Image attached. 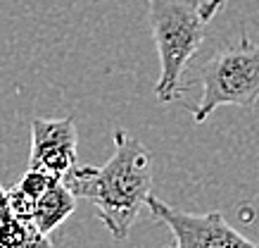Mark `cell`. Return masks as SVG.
I'll return each instance as SVG.
<instances>
[{"label": "cell", "instance_id": "3", "mask_svg": "<svg viewBox=\"0 0 259 248\" xmlns=\"http://www.w3.org/2000/svg\"><path fill=\"white\" fill-rule=\"evenodd\" d=\"M202 96L193 108L200 124L221 105L252 110L259 100V43L243 33L236 46L217 50L202 67Z\"/></svg>", "mask_w": 259, "mask_h": 248}, {"label": "cell", "instance_id": "6", "mask_svg": "<svg viewBox=\"0 0 259 248\" xmlns=\"http://www.w3.org/2000/svg\"><path fill=\"white\" fill-rule=\"evenodd\" d=\"M76 210V196L62 184V179H55L46 191L36 198L33 205V227L43 236H50L60 224Z\"/></svg>", "mask_w": 259, "mask_h": 248}, {"label": "cell", "instance_id": "7", "mask_svg": "<svg viewBox=\"0 0 259 248\" xmlns=\"http://www.w3.org/2000/svg\"><path fill=\"white\" fill-rule=\"evenodd\" d=\"M53 246V241L17 215L8 200V191L0 186V248H36Z\"/></svg>", "mask_w": 259, "mask_h": 248}, {"label": "cell", "instance_id": "1", "mask_svg": "<svg viewBox=\"0 0 259 248\" xmlns=\"http://www.w3.org/2000/svg\"><path fill=\"white\" fill-rule=\"evenodd\" d=\"M114 153L102 167L74 165L60 179L76 198L93 203L95 215L117 241H124L152 193V158L150 151L114 129Z\"/></svg>", "mask_w": 259, "mask_h": 248}, {"label": "cell", "instance_id": "8", "mask_svg": "<svg viewBox=\"0 0 259 248\" xmlns=\"http://www.w3.org/2000/svg\"><path fill=\"white\" fill-rule=\"evenodd\" d=\"M224 5H226V0H200V17L204 22H209Z\"/></svg>", "mask_w": 259, "mask_h": 248}, {"label": "cell", "instance_id": "4", "mask_svg": "<svg viewBox=\"0 0 259 248\" xmlns=\"http://www.w3.org/2000/svg\"><path fill=\"white\" fill-rule=\"evenodd\" d=\"M150 212L164 222L174 234L176 248H238V246H257L252 239L238 234L231 224L224 220L221 212H207V215H193L179 208L166 205L164 200L148 196Z\"/></svg>", "mask_w": 259, "mask_h": 248}, {"label": "cell", "instance_id": "5", "mask_svg": "<svg viewBox=\"0 0 259 248\" xmlns=\"http://www.w3.org/2000/svg\"><path fill=\"white\" fill-rule=\"evenodd\" d=\"M76 122L71 115L62 120L36 117L31 122V155L29 167L43 169L53 176H62L76 165Z\"/></svg>", "mask_w": 259, "mask_h": 248}, {"label": "cell", "instance_id": "2", "mask_svg": "<svg viewBox=\"0 0 259 248\" xmlns=\"http://www.w3.org/2000/svg\"><path fill=\"white\" fill-rule=\"evenodd\" d=\"M150 24L159 57V103L176 100L183 91V74L204 43L207 22L200 17V0H148Z\"/></svg>", "mask_w": 259, "mask_h": 248}]
</instances>
